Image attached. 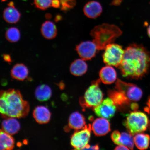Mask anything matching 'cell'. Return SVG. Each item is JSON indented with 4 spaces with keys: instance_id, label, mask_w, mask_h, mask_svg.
Wrapping results in <instances>:
<instances>
[{
    "instance_id": "1",
    "label": "cell",
    "mask_w": 150,
    "mask_h": 150,
    "mask_svg": "<svg viewBox=\"0 0 150 150\" xmlns=\"http://www.w3.org/2000/svg\"><path fill=\"white\" fill-rule=\"evenodd\" d=\"M119 68L124 77L139 79L147 74L150 68V53L142 45L133 44L125 50Z\"/></svg>"
},
{
    "instance_id": "2",
    "label": "cell",
    "mask_w": 150,
    "mask_h": 150,
    "mask_svg": "<svg viewBox=\"0 0 150 150\" xmlns=\"http://www.w3.org/2000/svg\"><path fill=\"white\" fill-rule=\"evenodd\" d=\"M29 105L24 100L18 90L1 91L0 98V112L6 118L25 117L29 111Z\"/></svg>"
},
{
    "instance_id": "3",
    "label": "cell",
    "mask_w": 150,
    "mask_h": 150,
    "mask_svg": "<svg viewBox=\"0 0 150 150\" xmlns=\"http://www.w3.org/2000/svg\"><path fill=\"white\" fill-rule=\"evenodd\" d=\"M122 34V31L117 26L107 23L96 26L90 33L98 50L105 49Z\"/></svg>"
},
{
    "instance_id": "4",
    "label": "cell",
    "mask_w": 150,
    "mask_h": 150,
    "mask_svg": "<svg viewBox=\"0 0 150 150\" xmlns=\"http://www.w3.org/2000/svg\"><path fill=\"white\" fill-rule=\"evenodd\" d=\"M124 125L132 136L145 131L149 124V119L145 113L136 110L131 112L127 117Z\"/></svg>"
},
{
    "instance_id": "5",
    "label": "cell",
    "mask_w": 150,
    "mask_h": 150,
    "mask_svg": "<svg viewBox=\"0 0 150 150\" xmlns=\"http://www.w3.org/2000/svg\"><path fill=\"white\" fill-rule=\"evenodd\" d=\"M100 81L98 79L93 81L84 96L80 98V103L82 107L93 108L102 102L103 94L99 87Z\"/></svg>"
},
{
    "instance_id": "6",
    "label": "cell",
    "mask_w": 150,
    "mask_h": 150,
    "mask_svg": "<svg viewBox=\"0 0 150 150\" xmlns=\"http://www.w3.org/2000/svg\"><path fill=\"white\" fill-rule=\"evenodd\" d=\"M103 55V61L107 65L119 67L123 59L125 50L119 45L112 43L105 49Z\"/></svg>"
},
{
    "instance_id": "7",
    "label": "cell",
    "mask_w": 150,
    "mask_h": 150,
    "mask_svg": "<svg viewBox=\"0 0 150 150\" xmlns=\"http://www.w3.org/2000/svg\"><path fill=\"white\" fill-rule=\"evenodd\" d=\"M91 125H86L83 129L76 130L71 137V144L77 150L84 149L91 137Z\"/></svg>"
},
{
    "instance_id": "8",
    "label": "cell",
    "mask_w": 150,
    "mask_h": 150,
    "mask_svg": "<svg viewBox=\"0 0 150 150\" xmlns=\"http://www.w3.org/2000/svg\"><path fill=\"white\" fill-rule=\"evenodd\" d=\"M115 88L118 91L123 93L131 101L139 100L142 96V90L134 84L127 83L118 79Z\"/></svg>"
},
{
    "instance_id": "9",
    "label": "cell",
    "mask_w": 150,
    "mask_h": 150,
    "mask_svg": "<svg viewBox=\"0 0 150 150\" xmlns=\"http://www.w3.org/2000/svg\"><path fill=\"white\" fill-rule=\"evenodd\" d=\"M117 108L115 103L109 97L103 100L100 104L93 108V110L97 116L108 119L114 117Z\"/></svg>"
},
{
    "instance_id": "10",
    "label": "cell",
    "mask_w": 150,
    "mask_h": 150,
    "mask_svg": "<svg viewBox=\"0 0 150 150\" xmlns=\"http://www.w3.org/2000/svg\"><path fill=\"white\" fill-rule=\"evenodd\" d=\"M76 50L80 57L84 60L93 59L98 50L95 43L89 41L81 42L76 46Z\"/></svg>"
},
{
    "instance_id": "11",
    "label": "cell",
    "mask_w": 150,
    "mask_h": 150,
    "mask_svg": "<svg viewBox=\"0 0 150 150\" xmlns=\"http://www.w3.org/2000/svg\"><path fill=\"white\" fill-rule=\"evenodd\" d=\"M111 138L114 143L116 145L125 146L130 149H134V139L130 133H120L119 131H114L112 133Z\"/></svg>"
},
{
    "instance_id": "12",
    "label": "cell",
    "mask_w": 150,
    "mask_h": 150,
    "mask_svg": "<svg viewBox=\"0 0 150 150\" xmlns=\"http://www.w3.org/2000/svg\"><path fill=\"white\" fill-rule=\"evenodd\" d=\"M91 130L96 136L105 135L111 130L109 122L105 118H98L93 122L91 125Z\"/></svg>"
},
{
    "instance_id": "13",
    "label": "cell",
    "mask_w": 150,
    "mask_h": 150,
    "mask_svg": "<svg viewBox=\"0 0 150 150\" xmlns=\"http://www.w3.org/2000/svg\"><path fill=\"white\" fill-rule=\"evenodd\" d=\"M102 5L98 1H91L86 3L83 8L84 14L90 18H98L102 14Z\"/></svg>"
},
{
    "instance_id": "14",
    "label": "cell",
    "mask_w": 150,
    "mask_h": 150,
    "mask_svg": "<svg viewBox=\"0 0 150 150\" xmlns=\"http://www.w3.org/2000/svg\"><path fill=\"white\" fill-rule=\"evenodd\" d=\"M8 6L4 11L3 18L7 23H16L19 21L21 15L17 9L15 8L14 3L12 2H10Z\"/></svg>"
},
{
    "instance_id": "15",
    "label": "cell",
    "mask_w": 150,
    "mask_h": 150,
    "mask_svg": "<svg viewBox=\"0 0 150 150\" xmlns=\"http://www.w3.org/2000/svg\"><path fill=\"white\" fill-rule=\"evenodd\" d=\"M108 95L116 106L119 108H124L130 105L131 101L123 93L116 90H108Z\"/></svg>"
},
{
    "instance_id": "16",
    "label": "cell",
    "mask_w": 150,
    "mask_h": 150,
    "mask_svg": "<svg viewBox=\"0 0 150 150\" xmlns=\"http://www.w3.org/2000/svg\"><path fill=\"white\" fill-rule=\"evenodd\" d=\"M100 79L105 84L113 83L117 79V74L115 69L111 66L107 65L101 69L99 74Z\"/></svg>"
},
{
    "instance_id": "17",
    "label": "cell",
    "mask_w": 150,
    "mask_h": 150,
    "mask_svg": "<svg viewBox=\"0 0 150 150\" xmlns=\"http://www.w3.org/2000/svg\"><path fill=\"white\" fill-rule=\"evenodd\" d=\"M33 114L35 121L41 124L48 123L51 117L49 110L44 106L37 107L34 110Z\"/></svg>"
},
{
    "instance_id": "18",
    "label": "cell",
    "mask_w": 150,
    "mask_h": 150,
    "mask_svg": "<svg viewBox=\"0 0 150 150\" xmlns=\"http://www.w3.org/2000/svg\"><path fill=\"white\" fill-rule=\"evenodd\" d=\"M14 117L7 118L2 122V129L11 135L16 134L20 128L19 122Z\"/></svg>"
},
{
    "instance_id": "19",
    "label": "cell",
    "mask_w": 150,
    "mask_h": 150,
    "mask_svg": "<svg viewBox=\"0 0 150 150\" xmlns=\"http://www.w3.org/2000/svg\"><path fill=\"white\" fill-rule=\"evenodd\" d=\"M86 125L85 118L79 112H74L70 115L69 119V126L70 128L76 131L79 130Z\"/></svg>"
},
{
    "instance_id": "20",
    "label": "cell",
    "mask_w": 150,
    "mask_h": 150,
    "mask_svg": "<svg viewBox=\"0 0 150 150\" xmlns=\"http://www.w3.org/2000/svg\"><path fill=\"white\" fill-rule=\"evenodd\" d=\"M41 31L43 37L47 39L55 38L57 33V27L55 24L50 21H46L42 24Z\"/></svg>"
},
{
    "instance_id": "21",
    "label": "cell",
    "mask_w": 150,
    "mask_h": 150,
    "mask_svg": "<svg viewBox=\"0 0 150 150\" xmlns=\"http://www.w3.org/2000/svg\"><path fill=\"white\" fill-rule=\"evenodd\" d=\"M88 65L84 60L76 59L71 63L70 67L71 74L74 76H81L87 72Z\"/></svg>"
},
{
    "instance_id": "22",
    "label": "cell",
    "mask_w": 150,
    "mask_h": 150,
    "mask_svg": "<svg viewBox=\"0 0 150 150\" xmlns=\"http://www.w3.org/2000/svg\"><path fill=\"white\" fill-rule=\"evenodd\" d=\"M29 70L23 64H17L11 70V76L15 79L23 81L27 77Z\"/></svg>"
},
{
    "instance_id": "23",
    "label": "cell",
    "mask_w": 150,
    "mask_h": 150,
    "mask_svg": "<svg viewBox=\"0 0 150 150\" xmlns=\"http://www.w3.org/2000/svg\"><path fill=\"white\" fill-rule=\"evenodd\" d=\"M14 138L11 135L1 130L0 133V147L1 150H10L13 149Z\"/></svg>"
},
{
    "instance_id": "24",
    "label": "cell",
    "mask_w": 150,
    "mask_h": 150,
    "mask_svg": "<svg viewBox=\"0 0 150 150\" xmlns=\"http://www.w3.org/2000/svg\"><path fill=\"white\" fill-rule=\"evenodd\" d=\"M52 91L49 86L42 84L37 87L35 92L36 98L41 102H44L49 99L51 97Z\"/></svg>"
},
{
    "instance_id": "25",
    "label": "cell",
    "mask_w": 150,
    "mask_h": 150,
    "mask_svg": "<svg viewBox=\"0 0 150 150\" xmlns=\"http://www.w3.org/2000/svg\"><path fill=\"white\" fill-rule=\"evenodd\" d=\"M134 139L135 145L138 149L144 150L149 147L150 141L149 135L138 133L135 135Z\"/></svg>"
},
{
    "instance_id": "26",
    "label": "cell",
    "mask_w": 150,
    "mask_h": 150,
    "mask_svg": "<svg viewBox=\"0 0 150 150\" xmlns=\"http://www.w3.org/2000/svg\"><path fill=\"white\" fill-rule=\"evenodd\" d=\"M20 37L19 30L16 27L9 28L6 32V38L11 42H18L20 40Z\"/></svg>"
},
{
    "instance_id": "27",
    "label": "cell",
    "mask_w": 150,
    "mask_h": 150,
    "mask_svg": "<svg viewBox=\"0 0 150 150\" xmlns=\"http://www.w3.org/2000/svg\"><path fill=\"white\" fill-rule=\"evenodd\" d=\"M52 0H34L35 7L41 10H45L52 6Z\"/></svg>"
},
{
    "instance_id": "28",
    "label": "cell",
    "mask_w": 150,
    "mask_h": 150,
    "mask_svg": "<svg viewBox=\"0 0 150 150\" xmlns=\"http://www.w3.org/2000/svg\"><path fill=\"white\" fill-rule=\"evenodd\" d=\"M62 10L67 11L72 8L76 4V0H59Z\"/></svg>"
},
{
    "instance_id": "29",
    "label": "cell",
    "mask_w": 150,
    "mask_h": 150,
    "mask_svg": "<svg viewBox=\"0 0 150 150\" xmlns=\"http://www.w3.org/2000/svg\"><path fill=\"white\" fill-rule=\"evenodd\" d=\"M52 6L55 8H59L61 6V4L59 0H52Z\"/></svg>"
},
{
    "instance_id": "30",
    "label": "cell",
    "mask_w": 150,
    "mask_h": 150,
    "mask_svg": "<svg viewBox=\"0 0 150 150\" xmlns=\"http://www.w3.org/2000/svg\"><path fill=\"white\" fill-rule=\"evenodd\" d=\"M3 59L7 63L10 64L12 62V61L11 56L8 54H4L3 55Z\"/></svg>"
},
{
    "instance_id": "31",
    "label": "cell",
    "mask_w": 150,
    "mask_h": 150,
    "mask_svg": "<svg viewBox=\"0 0 150 150\" xmlns=\"http://www.w3.org/2000/svg\"><path fill=\"white\" fill-rule=\"evenodd\" d=\"M84 149H93L98 150L99 149V147L98 145H95V146H91L88 144L86 146V147L84 148Z\"/></svg>"
},
{
    "instance_id": "32",
    "label": "cell",
    "mask_w": 150,
    "mask_h": 150,
    "mask_svg": "<svg viewBox=\"0 0 150 150\" xmlns=\"http://www.w3.org/2000/svg\"><path fill=\"white\" fill-rule=\"evenodd\" d=\"M131 109L133 110H136L138 109L139 108V105L135 103H132L130 105Z\"/></svg>"
},
{
    "instance_id": "33",
    "label": "cell",
    "mask_w": 150,
    "mask_h": 150,
    "mask_svg": "<svg viewBox=\"0 0 150 150\" xmlns=\"http://www.w3.org/2000/svg\"><path fill=\"white\" fill-rule=\"evenodd\" d=\"M123 0H113L111 3V5L118 6L120 5Z\"/></svg>"
},
{
    "instance_id": "34",
    "label": "cell",
    "mask_w": 150,
    "mask_h": 150,
    "mask_svg": "<svg viewBox=\"0 0 150 150\" xmlns=\"http://www.w3.org/2000/svg\"><path fill=\"white\" fill-rule=\"evenodd\" d=\"M115 150H129V148L126 147L125 146L122 145H120L117 146L116 147L115 149Z\"/></svg>"
},
{
    "instance_id": "35",
    "label": "cell",
    "mask_w": 150,
    "mask_h": 150,
    "mask_svg": "<svg viewBox=\"0 0 150 150\" xmlns=\"http://www.w3.org/2000/svg\"><path fill=\"white\" fill-rule=\"evenodd\" d=\"M62 19V16L60 15H58L56 16L55 18V21L58 22L61 20Z\"/></svg>"
},
{
    "instance_id": "36",
    "label": "cell",
    "mask_w": 150,
    "mask_h": 150,
    "mask_svg": "<svg viewBox=\"0 0 150 150\" xmlns=\"http://www.w3.org/2000/svg\"><path fill=\"white\" fill-rule=\"evenodd\" d=\"M45 17L47 19H50L52 18L51 15L50 14H47L45 15Z\"/></svg>"
},
{
    "instance_id": "37",
    "label": "cell",
    "mask_w": 150,
    "mask_h": 150,
    "mask_svg": "<svg viewBox=\"0 0 150 150\" xmlns=\"http://www.w3.org/2000/svg\"><path fill=\"white\" fill-rule=\"evenodd\" d=\"M144 110L145 112H148V113H149L150 112V108H149L146 107L144 109Z\"/></svg>"
},
{
    "instance_id": "38",
    "label": "cell",
    "mask_w": 150,
    "mask_h": 150,
    "mask_svg": "<svg viewBox=\"0 0 150 150\" xmlns=\"http://www.w3.org/2000/svg\"><path fill=\"white\" fill-rule=\"evenodd\" d=\"M147 34L150 38V25L147 28Z\"/></svg>"
},
{
    "instance_id": "39",
    "label": "cell",
    "mask_w": 150,
    "mask_h": 150,
    "mask_svg": "<svg viewBox=\"0 0 150 150\" xmlns=\"http://www.w3.org/2000/svg\"><path fill=\"white\" fill-rule=\"evenodd\" d=\"M147 105L148 106H149V107L150 108V97H149V99H148Z\"/></svg>"
}]
</instances>
